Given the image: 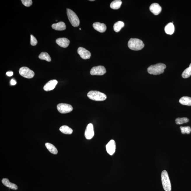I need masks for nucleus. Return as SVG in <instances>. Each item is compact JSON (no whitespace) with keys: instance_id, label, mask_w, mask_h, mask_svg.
<instances>
[{"instance_id":"28","label":"nucleus","mask_w":191,"mask_h":191,"mask_svg":"<svg viewBox=\"0 0 191 191\" xmlns=\"http://www.w3.org/2000/svg\"><path fill=\"white\" fill-rule=\"evenodd\" d=\"M21 1L23 4L26 7H29L32 4L31 0H22Z\"/></svg>"},{"instance_id":"18","label":"nucleus","mask_w":191,"mask_h":191,"mask_svg":"<svg viewBox=\"0 0 191 191\" xmlns=\"http://www.w3.org/2000/svg\"><path fill=\"white\" fill-rule=\"evenodd\" d=\"M165 31L166 34L172 35L174 31V27L172 23H169L166 26Z\"/></svg>"},{"instance_id":"21","label":"nucleus","mask_w":191,"mask_h":191,"mask_svg":"<svg viewBox=\"0 0 191 191\" xmlns=\"http://www.w3.org/2000/svg\"><path fill=\"white\" fill-rule=\"evenodd\" d=\"M59 130L62 133L65 134H72L73 129L67 126L64 125L59 128Z\"/></svg>"},{"instance_id":"8","label":"nucleus","mask_w":191,"mask_h":191,"mask_svg":"<svg viewBox=\"0 0 191 191\" xmlns=\"http://www.w3.org/2000/svg\"><path fill=\"white\" fill-rule=\"evenodd\" d=\"M106 72L105 68L104 66H99L93 67L91 70L90 73L92 76H102Z\"/></svg>"},{"instance_id":"25","label":"nucleus","mask_w":191,"mask_h":191,"mask_svg":"<svg viewBox=\"0 0 191 191\" xmlns=\"http://www.w3.org/2000/svg\"><path fill=\"white\" fill-rule=\"evenodd\" d=\"M191 75V68L189 67L186 69L182 74V77L184 78H187Z\"/></svg>"},{"instance_id":"34","label":"nucleus","mask_w":191,"mask_h":191,"mask_svg":"<svg viewBox=\"0 0 191 191\" xmlns=\"http://www.w3.org/2000/svg\"><path fill=\"white\" fill-rule=\"evenodd\" d=\"M80 29V30H81V29H80H80Z\"/></svg>"},{"instance_id":"14","label":"nucleus","mask_w":191,"mask_h":191,"mask_svg":"<svg viewBox=\"0 0 191 191\" xmlns=\"http://www.w3.org/2000/svg\"><path fill=\"white\" fill-rule=\"evenodd\" d=\"M56 43L61 47L66 48L69 46L70 41L65 38H59L56 39Z\"/></svg>"},{"instance_id":"1","label":"nucleus","mask_w":191,"mask_h":191,"mask_svg":"<svg viewBox=\"0 0 191 191\" xmlns=\"http://www.w3.org/2000/svg\"><path fill=\"white\" fill-rule=\"evenodd\" d=\"M166 68V66L165 64L159 63L149 66L148 68L147 71L150 74L157 75L163 73Z\"/></svg>"},{"instance_id":"9","label":"nucleus","mask_w":191,"mask_h":191,"mask_svg":"<svg viewBox=\"0 0 191 191\" xmlns=\"http://www.w3.org/2000/svg\"><path fill=\"white\" fill-rule=\"evenodd\" d=\"M94 135V132L93 125L92 124H89L86 127L85 136L86 139H90L93 137Z\"/></svg>"},{"instance_id":"2","label":"nucleus","mask_w":191,"mask_h":191,"mask_svg":"<svg viewBox=\"0 0 191 191\" xmlns=\"http://www.w3.org/2000/svg\"><path fill=\"white\" fill-rule=\"evenodd\" d=\"M129 48L133 50H141L143 48L144 44L142 41L137 38H131L128 43Z\"/></svg>"},{"instance_id":"27","label":"nucleus","mask_w":191,"mask_h":191,"mask_svg":"<svg viewBox=\"0 0 191 191\" xmlns=\"http://www.w3.org/2000/svg\"><path fill=\"white\" fill-rule=\"evenodd\" d=\"M182 133L183 134H189L191 132V128L189 127H180Z\"/></svg>"},{"instance_id":"10","label":"nucleus","mask_w":191,"mask_h":191,"mask_svg":"<svg viewBox=\"0 0 191 191\" xmlns=\"http://www.w3.org/2000/svg\"><path fill=\"white\" fill-rule=\"evenodd\" d=\"M78 53L83 59H90L91 56V53L85 48L79 47L78 49Z\"/></svg>"},{"instance_id":"22","label":"nucleus","mask_w":191,"mask_h":191,"mask_svg":"<svg viewBox=\"0 0 191 191\" xmlns=\"http://www.w3.org/2000/svg\"><path fill=\"white\" fill-rule=\"evenodd\" d=\"M122 3V1L120 0H115L111 3L110 7L113 9H118L120 8Z\"/></svg>"},{"instance_id":"33","label":"nucleus","mask_w":191,"mask_h":191,"mask_svg":"<svg viewBox=\"0 0 191 191\" xmlns=\"http://www.w3.org/2000/svg\"><path fill=\"white\" fill-rule=\"evenodd\" d=\"M90 1H94V0H90Z\"/></svg>"},{"instance_id":"16","label":"nucleus","mask_w":191,"mask_h":191,"mask_svg":"<svg viewBox=\"0 0 191 191\" xmlns=\"http://www.w3.org/2000/svg\"><path fill=\"white\" fill-rule=\"evenodd\" d=\"M2 182L3 185L13 190H16L18 189L17 185L15 184L12 183L9 181V179L7 178H3L2 180Z\"/></svg>"},{"instance_id":"7","label":"nucleus","mask_w":191,"mask_h":191,"mask_svg":"<svg viewBox=\"0 0 191 191\" xmlns=\"http://www.w3.org/2000/svg\"><path fill=\"white\" fill-rule=\"evenodd\" d=\"M57 109L61 113L66 114L72 112L73 110V107L69 104L62 103L58 104Z\"/></svg>"},{"instance_id":"15","label":"nucleus","mask_w":191,"mask_h":191,"mask_svg":"<svg viewBox=\"0 0 191 191\" xmlns=\"http://www.w3.org/2000/svg\"><path fill=\"white\" fill-rule=\"evenodd\" d=\"M93 27L96 30L101 33L105 32L107 29V27L105 24L99 22L94 23Z\"/></svg>"},{"instance_id":"20","label":"nucleus","mask_w":191,"mask_h":191,"mask_svg":"<svg viewBox=\"0 0 191 191\" xmlns=\"http://www.w3.org/2000/svg\"><path fill=\"white\" fill-rule=\"evenodd\" d=\"M45 145L46 148L51 153L54 154H57L58 151L57 148L52 144L47 143H45Z\"/></svg>"},{"instance_id":"23","label":"nucleus","mask_w":191,"mask_h":191,"mask_svg":"<svg viewBox=\"0 0 191 191\" xmlns=\"http://www.w3.org/2000/svg\"><path fill=\"white\" fill-rule=\"evenodd\" d=\"M124 26V23L122 21H119L114 24V31L116 32H118Z\"/></svg>"},{"instance_id":"6","label":"nucleus","mask_w":191,"mask_h":191,"mask_svg":"<svg viewBox=\"0 0 191 191\" xmlns=\"http://www.w3.org/2000/svg\"><path fill=\"white\" fill-rule=\"evenodd\" d=\"M19 73L21 76L28 79H31L34 76V71L26 67H21L19 69Z\"/></svg>"},{"instance_id":"5","label":"nucleus","mask_w":191,"mask_h":191,"mask_svg":"<svg viewBox=\"0 0 191 191\" xmlns=\"http://www.w3.org/2000/svg\"><path fill=\"white\" fill-rule=\"evenodd\" d=\"M162 183L163 188L165 191H171V186L168 174L166 170L163 171L162 174Z\"/></svg>"},{"instance_id":"12","label":"nucleus","mask_w":191,"mask_h":191,"mask_svg":"<svg viewBox=\"0 0 191 191\" xmlns=\"http://www.w3.org/2000/svg\"><path fill=\"white\" fill-rule=\"evenodd\" d=\"M151 12L155 15H158L162 11V8L159 4L157 3H153L149 7Z\"/></svg>"},{"instance_id":"30","label":"nucleus","mask_w":191,"mask_h":191,"mask_svg":"<svg viewBox=\"0 0 191 191\" xmlns=\"http://www.w3.org/2000/svg\"><path fill=\"white\" fill-rule=\"evenodd\" d=\"M10 84L11 85H15L16 84V81L14 79H12L10 81Z\"/></svg>"},{"instance_id":"13","label":"nucleus","mask_w":191,"mask_h":191,"mask_svg":"<svg viewBox=\"0 0 191 191\" xmlns=\"http://www.w3.org/2000/svg\"><path fill=\"white\" fill-rule=\"evenodd\" d=\"M58 81L56 80H52L49 81L44 86V90L46 91L53 90L55 87Z\"/></svg>"},{"instance_id":"11","label":"nucleus","mask_w":191,"mask_h":191,"mask_svg":"<svg viewBox=\"0 0 191 191\" xmlns=\"http://www.w3.org/2000/svg\"><path fill=\"white\" fill-rule=\"evenodd\" d=\"M106 150L109 155H112L116 150V144L115 141L111 140L108 143L106 146Z\"/></svg>"},{"instance_id":"3","label":"nucleus","mask_w":191,"mask_h":191,"mask_svg":"<svg viewBox=\"0 0 191 191\" xmlns=\"http://www.w3.org/2000/svg\"><path fill=\"white\" fill-rule=\"evenodd\" d=\"M87 97L95 101H103L107 99V96L104 93L97 91H91L88 93Z\"/></svg>"},{"instance_id":"24","label":"nucleus","mask_w":191,"mask_h":191,"mask_svg":"<svg viewBox=\"0 0 191 191\" xmlns=\"http://www.w3.org/2000/svg\"><path fill=\"white\" fill-rule=\"evenodd\" d=\"M39 59L41 60H44L48 61V62H50L51 61V58L49 54L47 52H42L39 56Z\"/></svg>"},{"instance_id":"17","label":"nucleus","mask_w":191,"mask_h":191,"mask_svg":"<svg viewBox=\"0 0 191 191\" xmlns=\"http://www.w3.org/2000/svg\"><path fill=\"white\" fill-rule=\"evenodd\" d=\"M52 28L53 29L56 31H64L65 30L66 26L65 24L63 22H59L56 24H52Z\"/></svg>"},{"instance_id":"29","label":"nucleus","mask_w":191,"mask_h":191,"mask_svg":"<svg viewBox=\"0 0 191 191\" xmlns=\"http://www.w3.org/2000/svg\"><path fill=\"white\" fill-rule=\"evenodd\" d=\"M38 41L36 38L34 36L31 35V44L32 46H36L37 44Z\"/></svg>"},{"instance_id":"19","label":"nucleus","mask_w":191,"mask_h":191,"mask_svg":"<svg viewBox=\"0 0 191 191\" xmlns=\"http://www.w3.org/2000/svg\"><path fill=\"white\" fill-rule=\"evenodd\" d=\"M179 102L183 105L191 106V98L184 96L181 98Z\"/></svg>"},{"instance_id":"26","label":"nucleus","mask_w":191,"mask_h":191,"mask_svg":"<svg viewBox=\"0 0 191 191\" xmlns=\"http://www.w3.org/2000/svg\"><path fill=\"white\" fill-rule=\"evenodd\" d=\"M175 121L177 124L180 125L188 122L189 120L187 118H178L176 119Z\"/></svg>"},{"instance_id":"32","label":"nucleus","mask_w":191,"mask_h":191,"mask_svg":"<svg viewBox=\"0 0 191 191\" xmlns=\"http://www.w3.org/2000/svg\"><path fill=\"white\" fill-rule=\"evenodd\" d=\"M189 67L191 68V63L190 64V65H189Z\"/></svg>"},{"instance_id":"4","label":"nucleus","mask_w":191,"mask_h":191,"mask_svg":"<svg viewBox=\"0 0 191 191\" xmlns=\"http://www.w3.org/2000/svg\"><path fill=\"white\" fill-rule=\"evenodd\" d=\"M67 14L68 19L72 26L74 27H77L80 24V20L78 17L72 10L67 9Z\"/></svg>"},{"instance_id":"31","label":"nucleus","mask_w":191,"mask_h":191,"mask_svg":"<svg viewBox=\"0 0 191 191\" xmlns=\"http://www.w3.org/2000/svg\"><path fill=\"white\" fill-rule=\"evenodd\" d=\"M6 74L8 76H11L13 75V72H11V71H9V72H6Z\"/></svg>"}]
</instances>
